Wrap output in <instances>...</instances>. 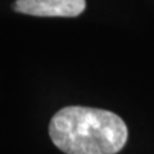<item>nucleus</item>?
Wrapping results in <instances>:
<instances>
[{"instance_id": "obj_2", "label": "nucleus", "mask_w": 154, "mask_h": 154, "mask_svg": "<svg viewBox=\"0 0 154 154\" xmlns=\"http://www.w3.org/2000/svg\"><path fill=\"white\" fill-rule=\"evenodd\" d=\"M85 0H16L13 8L36 17H77L85 11Z\"/></svg>"}, {"instance_id": "obj_1", "label": "nucleus", "mask_w": 154, "mask_h": 154, "mask_svg": "<svg viewBox=\"0 0 154 154\" xmlns=\"http://www.w3.org/2000/svg\"><path fill=\"white\" fill-rule=\"evenodd\" d=\"M49 135L67 154H116L127 141V127L119 116L89 107H66L53 116Z\"/></svg>"}]
</instances>
